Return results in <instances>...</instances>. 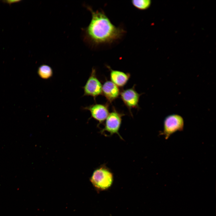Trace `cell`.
<instances>
[{
    "label": "cell",
    "instance_id": "obj_1",
    "mask_svg": "<svg viewBox=\"0 0 216 216\" xmlns=\"http://www.w3.org/2000/svg\"><path fill=\"white\" fill-rule=\"evenodd\" d=\"M92 14L88 26L85 29L86 39L94 45L110 44L121 38L125 31L114 25L103 11H94L89 7Z\"/></svg>",
    "mask_w": 216,
    "mask_h": 216
},
{
    "label": "cell",
    "instance_id": "obj_2",
    "mask_svg": "<svg viewBox=\"0 0 216 216\" xmlns=\"http://www.w3.org/2000/svg\"><path fill=\"white\" fill-rule=\"evenodd\" d=\"M90 180L97 190L103 191L107 190L111 186L113 175L110 169L103 165L94 171Z\"/></svg>",
    "mask_w": 216,
    "mask_h": 216
},
{
    "label": "cell",
    "instance_id": "obj_3",
    "mask_svg": "<svg viewBox=\"0 0 216 216\" xmlns=\"http://www.w3.org/2000/svg\"><path fill=\"white\" fill-rule=\"evenodd\" d=\"M184 127V121L181 116L177 114L168 115L164 120L163 130L161 134L167 140L175 132L182 131Z\"/></svg>",
    "mask_w": 216,
    "mask_h": 216
},
{
    "label": "cell",
    "instance_id": "obj_4",
    "mask_svg": "<svg viewBox=\"0 0 216 216\" xmlns=\"http://www.w3.org/2000/svg\"><path fill=\"white\" fill-rule=\"evenodd\" d=\"M124 115L113 108L106 118L104 127L100 130V133L104 134L105 132H108L110 136L116 134L121 139L123 140L119 133V130L122 123V117Z\"/></svg>",
    "mask_w": 216,
    "mask_h": 216
},
{
    "label": "cell",
    "instance_id": "obj_5",
    "mask_svg": "<svg viewBox=\"0 0 216 216\" xmlns=\"http://www.w3.org/2000/svg\"><path fill=\"white\" fill-rule=\"evenodd\" d=\"M102 85L98 78L95 69L93 68L89 78L82 87L84 96H91L95 101L99 95L102 94Z\"/></svg>",
    "mask_w": 216,
    "mask_h": 216
},
{
    "label": "cell",
    "instance_id": "obj_6",
    "mask_svg": "<svg viewBox=\"0 0 216 216\" xmlns=\"http://www.w3.org/2000/svg\"><path fill=\"white\" fill-rule=\"evenodd\" d=\"M109 105L107 104H95L83 108V110L90 111L91 117L102 124L106 119L109 114Z\"/></svg>",
    "mask_w": 216,
    "mask_h": 216
},
{
    "label": "cell",
    "instance_id": "obj_7",
    "mask_svg": "<svg viewBox=\"0 0 216 216\" xmlns=\"http://www.w3.org/2000/svg\"><path fill=\"white\" fill-rule=\"evenodd\" d=\"M120 95L124 104L130 111L132 108H139L138 103L141 94L136 92L134 86L122 91Z\"/></svg>",
    "mask_w": 216,
    "mask_h": 216
},
{
    "label": "cell",
    "instance_id": "obj_8",
    "mask_svg": "<svg viewBox=\"0 0 216 216\" xmlns=\"http://www.w3.org/2000/svg\"><path fill=\"white\" fill-rule=\"evenodd\" d=\"M120 92L118 87L111 81H106L102 85V94L110 103L117 98Z\"/></svg>",
    "mask_w": 216,
    "mask_h": 216
},
{
    "label": "cell",
    "instance_id": "obj_9",
    "mask_svg": "<svg viewBox=\"0 0 216 216\" xmlns=\"http://www.w3.org/2000/svg\"><path fill=\"white\" fill-rule=\"evenodd\" d=\"M110 70L111 81L118 87H122L125 86L130 77V74L119 70H115L108 67Z\"/></svg>",
    "mask_w": 216,
    "mask_h": 216
},
{
    "label": "cell",
    "instance_id": "obj_10",
    "mask_svg": "<svg viewBox=\"0 0 216 216\" xmlns=\"http://www.w3.org/2000/svg\"><path fill=\"white\" fill-rule=\"evenodd\" d=\"M37 73L40 77L44 80L50 78L53 74L52 68L50 66L45 64H42L38 67Z\"/></svg>",
    "mask_w": 216,
    "mask_h": 216
},
{
    "label": "cell",
    "instance_id": "obj_11",
    "mask_svg": "<svg viewBox=\"0 0 216 216\" xmlns=\"http://www.w3.org/2000/svg\"><path fill=\"white\" fill-rule=\"evenodd\" d=\"M132 5L137 9L143 10L148 9L150 6V0H133L131 1Z\"/></svg>",
    "mask_w": 216,
    "mask_h": 216
},
{
    "label": "cell",
    "instance_id": "obj_12",
    "mask_svg": "<svg viewBox=\"0 0 216 216\" xmlns=\"http://www.w3.org/2000/svg\"><path fill=\"white\" fill-rule=\"evenodd\" d=\"M5 3H6L9 4H12L19 2L20 1V0H6L4 1Z\"/></svg>",
    "mask_w": 216,
    "mask_h": 216
}]
</instances>
